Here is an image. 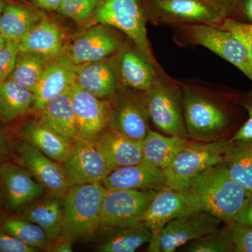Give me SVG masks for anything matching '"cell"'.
Listing matches in <instances>:
<instances>
[{
    "label": "cell",
    "mask_w": 252,
    "mask_h": 252,
    "mask_svg": "<svg viewBox=\"0 0 252 252\" xmlns=\"http://www.w3.org/2000/svg\"><path fill=\"white\" fill-rule=\"evenodd\" d=\"M181 87L189 138L201 142L223 139L233 123L229 107L200 88L185 84Z\"/></svg>",
    "instance_id": "cell-1"
},
{
    "label": "cell",
    "mask_w": 252,
    "mask_h": 252,
    "mask_svg": "<svg viewBox=\"0 0 252 252\" xmlns=\"http://www.w3.org/2000/svg\"><path fill=\"white\" fill-rule=\"evenodd\" d=\"M189 188L198 196L202 210L224 223L234 221L251 193L230 177L223 163L208 167L195 176Z\"/></svg>",
    "instance_id": "cell-2"
},
{
    "label": "cell",
    "mask_w": 252,
    "mask_h": 252,
    "mask_svg": "<svg viewBox=\"0 0 252 252\" xmlns=\"http://www.w3.org/2000/svg\"><path fill=\"white\" fill-rule=\"evenodd\" d=\"M106 191L101 183L72 186L63 198L61 236L74 243L98 232Z\"/></svg>",
    "instance_id": "cell-3"
},
{
    "label": "cell",
    "mask_w": 252,
    "mask_h": 252,
    "mask_svg": "<svg viewBox=\"0 0 252 252\" xmlns=\"http://www.w3.org/2000/svg\"><path fill=\"white\" fill-rule=\"evenodd\" d=\"M230 139L211 142L187 140L170 165L163 170L165 187L184 190L190 181L208 167L222 163Z\"/></svg>",
    "instance_id": "cell-4"
},
{
    "label": "cell",
    "mask_w": 252,
    "mask_h": 252,
    "mask_svg": "<svg viewBox=\"0 0 252 252\" xmlns=\"http://www.w3.org/2000/svg\"><path fill=\"white\" fill-rule=\"evenodd\" d=\"M144 0H102L94 15V21L117 28L142 54L156 62L147 37L149 6Z\"/></svg>",
    "instance_id": "cell-5"
},
{
    "label": "cell",
    "mask_w": 252,
    "mask_h": 252,
    "mask_svg": "<svg viewBox=\"0 0 252 252\" xmlns=\"http://www.w3.org/2000/svg\"><path fill=\"white\" fill-rule=\"evenodd\" d=\"M144 94L149 117L156 127L167 135L189 139L181 85L167 80L158 73L152 86Z\"/></svg>",
    "instance_id": "cell-6"
},
{
    "label": "cell",
    "mask_w": 252,
    "mask_h": 252,
    "mask_svg": "<svg viewBox=\"0 0 252 252\" xmlns=\"http://www.w3.org/2000/svg\"><path fill=\"white\" fill-rule=\"evenodd\" d=\"M187 40L207 48L252 79V61L245 46L231 32L220 25L190 23L179 25Z\"/></svg>",
    "instance_id": "cell-7"
},
{
    "label": "cell",
    "mask_w": 252,
    "mask_h": 252,
    "mask_svg": "<svg viewBox=\"0 0 252 252\" xmlns=\"http://www.w3.org/2000/svg\"><path fill=\"white\" fill-rule=\"evenodd\" d=\"M150 119L144 92L120 84L110 99L107 128L137 140H144L149 130Z\"/></svg>",
    "instance_id": "cell-8"
},
{
    "label": "cell",
    "mask_w": 252,
    "mask_h": 252,
    "mask_svg": "<svg viewBox=\"0 0 252 252\" xmlns=\"http://www.w3.org/2000/svg\"><path fill=\"white\" fill-rule=\"evenodd\" d=\"M158 190H107L102 200L99 230L129 226L143 221L144 215Z\"/></svg>",
    "instance_id": "cell-9"
},
{
    "label": "cell",
    "mask_w": 252,
    "mask_h": 252,
    "mask_svg": "<svg viewBox=\"0 0 252 252\" xmlns=\"http://www.w3.org/2000/svg\"><path fill=\"white\" fill-rule=\"evenodd\" d=\"M223 223L211 214L200 210L167 223L157 238L149 243L148 252H172L189 242L220 229Z\"/></svg>",
    "instance_id": "cell-10"
},
{
    "label": "cell",
    "mask_w": 252,
    "mask_h": 252,
    "mask_svg": "<svg viewBox=\"0 0 252 252\" xmlns=\"http://www.w3.org/2000/svg\"><path fill=\"white\" fill-rule=\"evenodd\" d=\"M202 210L200 200L191 189L176 190L165 187L158 190L144 215L143 222L157 238L171 220Z\"/></svg>",
    "instance_id": "cell-11"
},
{
    "label": "cell",
    "mask_w": 252,
    "mask_h": 252,
    "mask_svg": "<svg viewBox=\"0 0 252 252\" xmlns=\"http://www.w3.org/2000/svg\"><path fill=\"white\" fill-rule=\"evenodd\" d=\"M15 149L17 164L32 175L45 193L64 198L72 185L62 164L23 140L16 142Z\"/></svg>",
    "instance_id": "cell-12"
},
{
    "label": "cell",
    "mask_w": 252,
    "mask_h": 252,
    "mask_svg": "<svg viewBox=\"0 0 252 252\" xmlns=\"http://www.w3.org/2000/svg\"><path fill=\"white\" fill-rule=\"evenodd\" d=\"M149 19L166 24L221 25L223 17L204 0H157L149 6Z\"/></svg>",
    "instance_id": "cell-13"
},
{
    "label": "cell",
    "mask_w": 252,
    "mask_h": 252,
    "mask_svg": "<svg viewBox=\"0 0 252 252\" xmlns=\"http://www.w3.org/2000/svg\"><path fill=\"white\" fill-rule=\"evenodd\" d=\"M71 185L102 183L112 171L93 141L79 139L62 164Z\"/></svg>",
    "instance_id": "cell-14"
},
{
    "label": "cell",
    "mask_w": 252,
    "mask_h": 252,
    "mask_svg": "<svg viewBox=\"0 0 252 252\" xmlns=\"http://www.w3.org/2000/svg\"><path fill=\"white\" fill-rule=\"evenodd\" d=\"M123 41L111 26L99 24L89 28L74 41L66 57L76 65L112 57Z\"/></svg>",
    "instance_id": "cell-15"
},
{
    "label": "cell",
    "mask_w": 252,
    "mask_h": 252,
    "mask_svg": "<svg viewBox=\"0 0 252 252\" xmlns=\"http://www.w3.org/2000/svg\"><path fill=\"white\" fill-rule=\"evenodd\" d=\"M0 187L5 207L9 210H21L45 193L44 187L29 172L11 162L0 164Z\"/></svg>",
    "instance_id": "cell-16"
},
{
    "label": "cell",
    "mask_w": 252,
    "mask_h": 252,
    "mask_svg": "<svg viewBox=\"0 0 252 252\" xmlns=\"http://www.w3.org/2000/svg\"><path fill=\"white\" fill-rule=\"evenodd\" d=\"M70 97L80 139L94 142L107 128L110 100L97 98L77 84L71 89Z\"/></svg>",
    "instance_id": "cell-17"
},
{
    "label": "cell",
    "mask_w": 252,
    "mask_h": 252,
    "mask_svg": "<svg viewBox=\"0 0 252 252\" xmlns=\"http://www.w3.org/2000/svg\"><path fill=\"white\" fill-rule=\"evenodd\" d=\"M75 67L64 55L53 59L41 73L33 91L31 111L36 114L51 99L70 91L76 84Z\"/></svg>",
    "instance_id": "cell-18"
},
{
    "label": "cell",
    "mask_w": 252,
    "mask_h": 252,
    "mask_svg": "<svg viewBox=\"0 0 252 252\" xmlns=\"http://www.w3.org/2000/svg\"><path fill=\"white\" fill-rule=\"evenodd\" d=\"M120 83L132 90L145 92L157 77L158 64L135 45L124 44L115 54Z\"/></svg>",
    "instance_id": "cell-19"
},
{
    "label": "cell",
    "mask_w": 252,
    "mask_h": 252,
    "mask_svg": "<svg viewBox=\"0 0 252 252\" xmlns=\"http://www.w3.org/2000/svg\"><path fill=\"white\" fill-rule=\"evenodd\" d=\"M76 84L99 99L110 100L120 85L115 55L112 57L78 64Z\"/></svg>",
    "instance_id": "cell-20"
},
{
    "label": "cell",
    "mask_w": 252,
    "mask_h": 252,
    "mask_svg": "<svg viewBox=\"0 0 252 252\" xmlns=\"http://www.w3.org/2000/svg\"><path fill=\"white\" fill-rule=\"evenodd\" d=\"M94 143L112 171L142 162L143 140H135L122 132L107 128L97 136Z\"/></svg>",
    "instance_id": "cell-21"
},
{
    "label": "cell",
    "mask_w": 252,
    "mask_h": 252,
    "mask_svg": "<svg viewBox=\"0 0 252 252\" xmlns=\"http://www.w3.org/2000/svg\"><path fill=\"white\" fill-rule=\"evenodd\" d=\"M107 190H160L165 187L163 170L141 162L113 170L102 182Z\"/></svg>",
    "instance_id": "cell-22"
},
{
    "label": "cell",
    "mask_w": 252,
    "mask_h": 252,
    "mask_svg": "<svg viewBox=\"0 0 252 252\" xmlns=\"http://www.w3.org/2000/svg\"><path fill=\"white\" fill-rule=\"evenodd\" d=\"M70 91L49 101L44 108L36 113V119L47 128L74 144L80 137L71 100Z\"/></svg>",
    "instance_id": "cell-23"
},
{
    "label": "cell",
    "mask_w": 252,
    "mask_h": 252,
    "mask_svg": "<svg viewBox=\"0 0 252 252\" xmlns=\"http://www.w3.org/2000/svg\"><path fill=\"white\" fill-rule=\"evenodd\" d=\"M18 133L21 140L60 163L65 161L72 152V143L43 126L36 119L23 123Z\"/></svg>",
    "instance_id": "cell-24"
},
{
    "label": "cell",
    "mask_w": 252,
    "mask_h": 252,
    "mask_svg": "<svg viewBox=\"0 0 252 252\" xmlns=\"http://www.w3.org/2000/svg\"><path fill=\"white\" fill-rule=\"evenodd\" d=\"M63 198L55 195H43L21 210V216L39 225L51 241L62 235Z\"/></svg>",
    "instance_id": "cell-25"
},
{
    "label": "cell",
    "mask_w": 252,
    "mask_h": 252,
    "mask_svg": "<svg viewBox=\"0 0 252 252\" xmlns=\"http://www.w3.org/2000/svg\"><path fill=\"white\" fill-rule=\"evenodd\" d=\"M20 51H32L55 59L63 55V35L56 23L43 17L19 42Z\"/></svg>",
    "instance_id": "cell-26"
},
{
    "label": "cell",
    "mask_w": 252,
    "mask_h": 252,
    "mask_svg": "<svg viewBox=\"0 0 252 252\" xmlns=\"http://www.w3.org/2000/svg\"><path fill=\"white\" fill-rule=\"evenodd\" d=\"M97 251L133 252L150 242L152 233L143 221L137 224L103 230Z\"/></svg>",
    "instance_id": "cell-27"
},
{
    "label": "cell",
    "mask_w": 252,
    "mask_h": 252,
    "mask_svg": "<svg viewBox=\"0 0 252 252\" xmlns=\"http://www.w3.org/2000/svg\"><path fill=\"white\" fill-rule=\"evenodd\" d=\"M43 17L35 9L7 1L0 18V35L6 41L19 42Z\"/></svg>",
    "instance_id": "cell-28"
},
{
    "label": "cell",
    "mask_w": 252,
    "mask_h": 252,
    "mask_svg": "<svg viewBox=\"0 0 252 252\" xmlns=\"http://www.w3.org/2000/svg\"><path fill=\"white\" fill-rule=\"evenodd\" d=\"M189 139L164 136L149 129L142 144V162L164 170L182 150Z\"/></svg>",
    "instance_id": "cell-29"
},
{
    "label": "cell",
    "mask_w": 252,
    "mask_h": 252,
    "mask_svg": "<svg viewBox=\"0 0 252 252\" xmlns=\"http://www.w3.org/2000/svg\"><path fill=\"white\" fill-rule=\"evenodd\" d=\"M222 163L233 180L252 193V139L230 140Z\"/></svg>",
    "instance_id": "cell-30"
},
{
    "label": "cell",
    "mask_w": 252,
    "mask_h": 252,
    "mask_svg": "<svg viewBox=\"0 0 252 252\" xmlns=\"http://www.w3.org/2000/svg\"><path fill=\"white\" fill-rule=\"evenodd\" d=\"M33 93L8 79L0 86V122L9 124L24 117L32 107Z\"/></svg>",
    "instance_id": "cell-31"
},
{
    "label": "cell",
    "mask_w": 252,
    "mask_h": 252,
    "mask_svg": "<svg viewBox=\"0 0 252 252\" xmlns=\"http://www.w3.org/2000/svg\"><path fill=\"white\" fill-rule=\"evenodd\" d=\"M53 59L32 51H20L9 79L33 93L41 73Z\"/></svg>",
    "instance_id": "cell-32"
},
{
    "label": "cell",
    "mask_w": 252,
    "mask_h": 252,
    "mask_svg": "<svg viewBox=\"0 0 252 252\" xmlns=\"http://www.w3.org/2000/svg\"><path fill=\"white\" fill-rule=\"evenodd\" d=\"M0 228L36 250H45L51 243L44 229L21 215L4 219L0 222Z\"/></svg>",
    "instance_id": "cell-33"
},
{
    "label": "cell",
    "mask_w": 252,
    "mask_h": 252,
    "mask_svg": "<svg viewBox=\"0 0 252 252\" xmlns=\"http://www.w3.org/2000/svg\"><path fill=\"white\" fill-rule=\"evenodd\" d=\"M185 251L189 252H235L228 224L211 234L189 242Z\"/></svg>",
    "instance_id": "cell-34"
},
{
    "label": "cell",
    "mask_w": 252,
    "mask_h": 252,
    "mask_svg": "<svg viewBox=\"0 0 252 252\" xmlns=\"http://www.w3.org/2000/svg\"><path fill=\"white\" fill-rule=\"evenodd\" d=\"M102 0H61L60 14L76 21H82L94 16Z\"/></svg>",
    "instance_id": "cell-35"
},
{
    "label": "cell",
    "mask_w": 252,
    "mask_h": 252,
    "mask_svg": "<svg viewBox=\"0 0 252 252\" xmlns=\"http://www.w3.org/2000/svg\"><path fill=\"white\" fill-rule=\"evenodd\" d=\"M229 226L235 252H252V227L233 221Z\"/></svg>",
    "instance_id": "cell-36"
},
{
    "label": "cell",
    "mask_w": 252,
    "mask_h": 252,
    "mask_svg": "<svg viewBox=\"0 0 252 252\" xmlns=\"http://www.w3.org/2000/svg\"><path fill=\"white\" fill-rule=\"evenodd\" d=\"M19 51V44L14 41H6V45L0 51V86L11 75Z\"/></svg>",
    "instance_id": "cell-37"
},
{
    "label": "cell",
    "mask_w": 252,
    "mask_h": 252,
    "mask_svg": "<svg viewBox=\"0 0 252 252\" xmlns=\"http://www.w3.org/2000/svg\"><path fill=\"white\" fill-rule=\"evenodd\" d=\"M222 27L231 32L243 43L248 50L252 61V24L237 21L233 18H226L220 25Z\"/></svg>",
    "instance_id": "cell-38"
},
{
    "label": "cell",
    "mask_w": 252,
    "mask_h": 252,
    "mask_svg": "<svg viewBox=\"0 0 252 252\" xmlns=\"http://www.w3.org/2000/svg\"><path fill=\"white\" fill-rule=\"evenodd\" d=\"M238 102L239 105L248 112V119L230 140L238 141L252 139V89L242 97H238Z\"/></svg>",
    "instance_id": "cell-39"
},
{
    "label": "cell",
    "mask_w": 252,
    "mask_h": 252,
    "mask_svg": "<svg viewBox=\"0 0 252 252\" xmlns=\"http://www.w3.org/2000/svg\"><path fill=\"white\" fill-rule=\"evenodd\" d=\"M38 250L31 248L19 239L0 228V252H35Z\"/></svg>",
    "instance_id": "cell-40"
},
{
    "label": "cell",
    "mask_w": 252,
    "mask_h": 252,
    "mask_svg": "<svg viewBox=\"0 0 252 252\" xmlns=\"http://www.w3.org/2000/svg\"><path fill=\"white\" fill-rule=\"evenodd\" d=\"M223 17L236 19L242 0H204Z\"/></svg>",
    "instance_id": "cell-41"
},
{
    "label": "cell",
    "mask_w": 252,
    "mask_h": 252,
    "mask_svg": "<svg viewBox=\"0 0 252 252\" xmlns=\"http://www.w3.org/2000/svg\"><path fill=\"white\" fill-rule=\"evenodd\" d=\"M234 221L252 227V193L249 195Z\"/></svg>",
    "instance_id": "cell-42"
},
{
    "label": "cell",
    "mask_w": 252,
    "mask_h": 252,
    "mask_svg": "<svg viewBox=\"0 0 252 252\" xmlns=\"http://www.w3.org/2000/svg\"><path fill=\"white\" fill-rule=\"evenodd\" d=\"M73 242L61 236L56 240L51 241V243L45 251L51 252H72Z\"/></svg>",
    "instance_id": "cell-43"
},
{
    "label": "cell",
    "mask_w": 252,
    "mask_h": 252,
    "mask_svg": "<svg viewBox=\"0 0 252 252\" xmlns=\"http://www.w3.org/2000/svg\"><path fill=\"white\" fill-rule=\"evenodd\" d=\"M239 17L242 18V20L239 21L252 24V0H242L240 10L237 16V18Z\"/></svg>",
    "instance_id": "cell-44"
},
{
    "label": "cell",
    "mask_w": 252,
    "mask_h": 252,
    "mask_svg": "<svg viewBox=\"0 0 252 252\" xmlns=\"http://www.w3.org/2000/svg\"><path fill=\"white\" fill-rule=\"evenodd\" d=\"M9 149L6 135L0 126V164L4 162L5 158L9 154Z\"/></svg>",
    "instance_id": "cell-45"
},
{
    "label": "cell",
    "mask_w": 252,
    "mask_h": 252,
    "mask_svg": "<svg viewBox=\"0 0 252 252\" xmlns=\"http://www.w3.org/2000/svg\"><path fill=\"white\" fill-rule=\"evenodd\" d=\"M38 6L48 10V11H55L58 10L61 0H33Z\"/></svg>",
    "instance_id": "cell-46"
},
{
    "label": "cell",
    "mask_w": 252,
    "mask_h": 252,
    "mask_svg": "<svg viewBox=\"0 0 252 252\" xmlns=\"http://www.w3.org/2000/svg\"><path fill=\"white\" fill-rule=\"evenodd\" d=\"M4 207H5L4 194H3L2 190L0 187V220H1V214H2Z\"/></svg>",
    "instance_id": "cell-47"
},
{
    "label": "cell",
    "mask_w": 252,
    "mask_h": 252,
    "mask_svg": "<svg viewBox=\"0 0 252 252\" xmlns=\"http://www.w3.org/2000/svg\"><path fill=\"white\" fill-rule=\"evenodd\" d=\"M7 1L6 0H0V18H1V14L4 11L5 6H6Z\"/></svg>",
    "instance_id": "cell-48"
},
{
    "label": "cell",
    "mask_w": 252,
    "mask_h": 252,
    "mask_svg": "<svg viewBox=\"0 0 252 252\" xmlns=\"http://www.w3.org/2000/svg\"><path fill=\"white\" fill-rule=\"evenodd\" d=\"M6 41L5 40L2 36L0 35V51L4 47L5 45H6Z\"/></svg>",
    "instance_id": "cell-49"
},
{
    "label": "cell",
    "mask_w": 252,
    "mask_h": 252,
    "mask_svg": "<svg viewBox=\"0 0 252 252\" xmlns=\"http://www.w3.org/2000/svg\"><path fill=\"white\" fill-rule=\"evenodd\" d=\"M157 1V0H150V1Z\"/></svg>",
    "instance_id": "cell-50"
},
{
    "label": "cell",
    "mask_w": 252,
    "mask_h": 252,
    "mask_svg": "<svg viewBox=\"0 0 252 252\" xmlns=\"http://www.w3.org/2000/svg\"><path fill=\"white\" fill-rule=\"evenodd\" d=\"M251 81H252V80H251Z\"/></svg>",
    "instance_id": "cell-51"
}]
</instances>
